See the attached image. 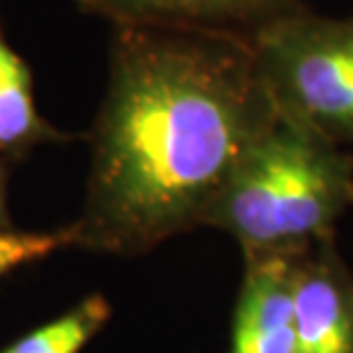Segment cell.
Here are the masks:
<instances>
[{
  "mask_svg": "<svg viewBox=\"0 0 353 353\" xmlns=\"http://www.w3.org/2000/svg\"><path fill=\"white\" fill-rule=\"evenodd\" d=\"M275 117L250 37L117 26L74 248L140 257L202 228Z\"/></svg>",
  "mask_w": 353,
  "mask_h": 353,
  "instance_id": "6da1fadb",
  "label": "cell"
},
{
  "mask_svg": "<svg viewBox=\"0 0 353 353\" xmlns=\"http://www.w3.org/2000/svg\"><path fill=\"white\" fill-rule=\"evenodd\" d=\"M353 209V152L285 115L239 159L202 228L230 234L243 257L335 239Z\"/></svg>",
  "mask_w": 353,
  "mask_h": 353,
  "instance_id": "7a4b0ae2",
  "label": "cell"
},
{
  "mask_svg": "<svg viewBox=\"0 0 353 353\" xmlns=\"http://www.w3.org/2000/svg\"><path fill=\"white\" fill-rule=\"evenodd\" d=\"M250 39L280 115L353 147V14L321 17L310 7Z\"/></svg>",
  "mask_w": 353,
  "mask_h": 353,
  "instance_id": "3957f363",
  "label": "cell"
},
{
  "mask_svg": "<svg viewBox=\"0 0 353 353\" xmlns=\"http://www.w3.org/2000/svg\"><path fill=\"white\" fill-rule=\"evenodd\" d=\"M294 307L296 353H353V271L335 239L296 255Z\"/></svg>",
  "mask_w": 353,
  "mask_h": 353,
  "instance_id": "277c9868",
  "label": "cell"
},
{
  "mask_svg": "<svg viewBox=\"0 0 353 353\" xmlns=\"http://www.w3.org/2000/svg\"><path fill=\"white\" fill-rule=\"evenodd\" d=\"M299 252L243 257L230 353H296L294 262Z\"/></svg>",
  "mask_w": 353,
  "mask_h": 353,
  "instance_id": "5b68a950",
  "label": "cell"
},
{
  "mask_svg": "<svg viewBox=\"0 0 353 353\" xmlns=\"http://www.w3.org/2000/svg\"><path fill=\"white\" fill-rule=\"evenodd\" d=\"M112 26L193 28L255 37L266 26L310 10L305 0H76Z\"/></svg>",
  "mask_w": 353,
  "mask_h": 353,
  "instance_id": "8992f818",
  "label": "cell"
},
{
  "mask_svg": "<svg viewBox=\"0 0 353 353\" xmlns=\"http://www.w3.org/2000/svg\"><path fill=\"white\" fill-rule=\"evenodd\" d=\"M58 140H69V136L39 115L30 69L10 46L0 19V154L19 159L32 147Z\"/></svg>",
  "mask_w": 353,
  "mask_h": 353,
  "instance_id": "52a82bcc",
  "label": "cell"
},
{
  "mask_svg": "<svg viewBox=\"0 0 353 353\" xmlns=\"http://www.w3.org/2000/svg\"><path fill=\"white\" fill-rule=\"evenodd\" d=\"M110 303L101 294L88 296L58 319L30 330L0 353H81L110 319Z\"/></svg>",
  "mask_w": 353,
  "mask_h": 353,
  "instance_id": "ba28073f",
  "label": "cell"
},
{
  "mask_svg": "<svg viewBox=\"0 0 353 353\" xmlns=\"http://www.w3.org/2000/svg\"><path fill=\"white\" fill-rule=\"evenodd\" d=\"M76 245L74 228L67 225L55 232H17L0 230V278L19 266L32 264L51 252Z\"/></svg>",
  "mask_w": 353,
  "mask_h": 353,
  "instance_id": "9c48e42d",
  "label": "cell"
},
{
  "mask_svg": "<svg viewBox=\"0 0 353 353\" xmlns=\"http://www.w3.org/2000/svg\"><path fill=\"white\" fill-rule=\"evenodd\" d=\"M0 230H12L10 211H7V170L3 154H0Z\"/></svg>",
  "mask_w": 353,
  "mask_h": 353,
  "instance_id": "30bf717a",
  "label": "cell"
}]
</instances>
